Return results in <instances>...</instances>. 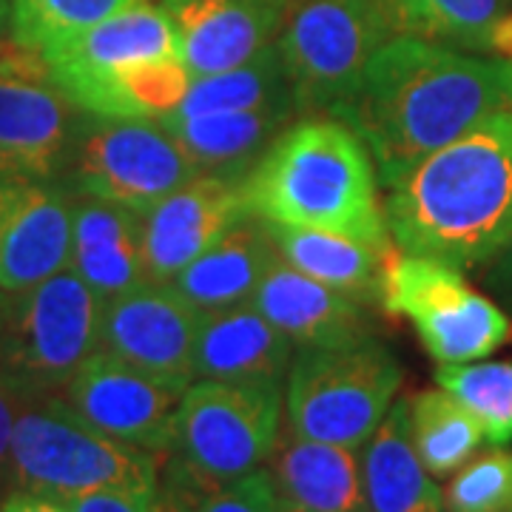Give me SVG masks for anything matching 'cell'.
<instances>
[{
  "mask_svg": "<svg viewBox=\"0 0 512 512\" xmlns=\"http://www.w3.org/2000/svg\"><path fill=\"white\" fill-rule=\"evenodd\" d=\"M507 109L512 60L390 37L370 60L356 100L336 120L365 140L387 188L427 154Z\"/></svg>",
  "mask_w": 512,
  "mask_h": 512,
  "instance_id": "cell-1",
  "label": "cell"
},
{
  "mask_svg": "<svg viewBox=\"0 0 512 512\" xmlns=\"http://www.w3.org/2000/svg\"><path fill=\"white\" fill-rule=\"evenodd\" d=\"M384 220L402 254L478 271L512 234V109L481 120L387 185Z\"/></svg>",
  "mask_w": 512,
  "mask_h": 512,
  "instance_id": "cell-2",
  "label": "cell"
},
{
  "mask_svg": "<svg viewBox=\"0 0 512 512\" xmlns=\"http://www.w3.org/2000/svg\"><path fill=\"white\" fill-rule=\"evenodd\" d=\"M242 191L259 220L342 234L382 256L393 251L373 154L336 117L291 123L245 174Z\"/></svg>",
  "mask_w": 512,
  "mask_h": 512,
  "instance_id": "cell-3",
  "label": "cell"
},
{
  "mask_svg": "<svg viewBox=\"0 0 512 512\" xmlns=\"http://www.w3.org/2000/svg\"><path fill=\"white\" fill-rule=\"evenodd\" d=\"M12 487L46 498L94 490L157 493V456L106 436L66 399L40 396L23 404L15 421Z\"/></svg>",
  "mask_w": 512,
  "mask_h": 512,
  "instance_id": "cell-4",
  "label": "cell"
},
{
  "mask_svg": "<svg viewBox=\"0 0 512 512\" xmlns=\"http://www.w3.org/2000/svg\"><path fill=\"white\" fill-rule=\"evenodd\" d=\"M404 370L379 339L296 348L285 376L288 430L362 450L402 390Z\"/></svg>",
  "mask_w": 512,
  "mask_h": 512,
  "instance_id": "cell-5",
  "label": "cell"
},
{
  "mask_svg": "<svg viewBox=\"0 0 512 512\" xmlns=\"http://www.w3.org/2000/svg\"><path fill=\"white\" fill-rule=\"evenodd\" d=\"M390 37L379 0H302L276 37L296 114L339 117Z\"/></svg>",
  "mask_w": 512,
  "mask_h": 512,
  "instance_id": "cell-6",
  "label": "cell"
},
{
  "mask_svg": "<svg viewBox=\"0 0 512 512\" xmlns=\"http://www.w3.org/2000/svg\"><path fill=\"white\" fill-rule=\"evenodd\" d=\"M103 299L72 268L15 293L0 316V373L26 399L52 396L100 350Z\"/></svg>",
  "mask_w": 512,
  "mask_h": 512,
  "instance_id": "cell-7",
  "label": "cell"
},
{
  "mask_svg": "<svg viewBox=\"0 0 512 512\" xmlns=\"http://www.w3.org/2000/svg\"><path fill=\"white\" fill-rule=\"evenodd\" d=\"M63 171L80 197L123 205L137 214H146L200 177V168L160 120L86 111L77 120Z\"/></svg>",
  "mask_w": 512,
  "mask_h": 512,
  "instance_id": "cell-8",
  "label": "cell"
},
{
  "mask_svg": "<svg viewBox=\"0 0 512 512\" xmlns=\"http://www.w3.org/2000/svg\"><path fill=\"white\" fill-rule=\"evenodd\" d=\"M382 305L413 322L439 365L478 362L512 339L510 313L439 259L390 251L382 268Z\"/></svg>",
  "mask_w": 512,
  "mask_h": 512,
  "instance_id": "cell-9",
  "label": "cell"
},
{
  "mask_svg": "<svg viewBox=\"0 0 512 512\" xmlns=\"http://www.w3.org/2000/svg\"><path fill=\"white\" fill-rule=\"evenodd\" d=\"M285 410V384L194 379L177 410L174 453L197 476L231 481L271 461Z\"/></svg>",
  "mask_w": 512,
  "mask_h": 512,
  "instance_id": "cell-10",
  "label": "cell"
},
{
  "mask_svg": "<svg viewBox=\"0 0 512 512\" xmlns=\"http://www.w3.org/2000/svg\"><path fill=\"white\" fill-rule=\"evenodd\" d=\"M77 120L40 52L15 40L0 46V183H52Z\"/></svg>",
  "mask_w": 512,
  "mask_h": 512,
  "instance_id": "cell-11",
  "label": "cell"
},
{
  "mask_svg": "<svg viewBox=\"0 0 512 512\" xmlns=\"http://www.w3.org/2000/svg\"><path fill=\"white\" fill-rule=\"evenodd\" d=\"M40 55L74 109L109 117L128 74L148 60L180 55V46L163 6L143 0L120 15L57 40Z\"/></svg>",
  "mask_w": 512,
  "mask_h": 512,
  "instance_id": "cell-12",
  "label": "cell"
},
{
  "mask_svg": "<svg viewBox=\"0 0 512 512\" xmlns=\"http://www.w3.org/2000/svg\"><path fill=\"white\" fill-rule=\"evenodd\" d=\"M63 393L83 419L111 439L126 441L151 456L174 453L183 390L148 376L146 370L128 365L109 350H97L80 365Z\"/></svg>",
  "mask_w": 512,
  "mask_h": 512,
  "instance_id": "cell-13",
  "label": "cell"
},
{
  "mask_svg": "<svg viewBox=\"0 0 512 512\" xmlns=\"http://www.w3.org/2000/svg\"><path fill=\"white\" fill-rule=\"evenodd\" d=\"M202 316L171 282H143L103 302L100 350L185 390L194 382V345Z\"/></svg>",
  "mask_w": 512,
  "mask_h": 512,
  "instance_id": "cell-14",
  "label": "cell"
},
{
  "mask_svg": "<svg viewBox=\"0 0 512 512\" xmlns=\"http://www.w3.org/2000/svg\"><path fill=\"white\" fill-rule=\"evenodd\" d=\"M251 214L242 180L200 174L143 214V265L148 282H171Z\"/></svg>",
  "mask_w": 512,
  "mask_h": 512,
  "instance_id": "cell-15",
  "label": "cell"
},
{
  "mask_svg": "<svg viewBox=\"0 0 512 512\" xmlns=\"http://www.w3.org/2000/svg\"><path fill=\"white\" fill-rule=\"evenodd\" d=\"M191 77L231 72L274 46L291 0H163Z\"/></svg>",
  "mask_w": 512,
  "mask_h": 512,
  "instance_id": "cell-16",
  "label": "cell"
},
{
  "mask_svg": "<svg viewBox=\"0 0 512 512\" xmlns=\"http://www.w3.org/2000/svg\"><path fill=\"white\" fill-rule=\"evenodd\" d=\"M74 202L55 183L6 185L0 200V296L29 291L69 268Z\"/></svg>",
  "mask_w": 512,
  "mask_h": 512,
  "instance_id": "cell-17",
  "label": "cell"
},
{
  "mask_svg": "<svg viewBox=\"0 0 512 512\" xmlns=\"http://www.w3.org/2000/svg\"><path fill=\"white\" fill-rule=\"evenodd\" d=\"M251 305L296 348H330L373 336L359 299L296 271L282 256L265 271Z\"/></svg>",
  "mask_w": 512,
  "mask_h": 512,
  "instance_id": "cell-18",
  "label": "cell"
},
{
  "mask_svg": "<svg viewBox=\"0 0 512 512\" xmlns=\"http://www.w3.org/2000/svg\"><path fill=\"white\" fill-rule=\"evenodd\" d=\"M296 345L251 302L202 316L194 345V379L285 384Z\"/></svg>",
  "mask_w": 512,
  "mask_h": 512,
  "instance_id": "cell-19",
  "label": "cell"
},
{
  "mask_svg": "<svg viewBox=\"0 0 512 512\" xmlns=\"http://www.w3.org/2000/svg\"><path fill=\"white\" fill-rule=\"evenodd\" d=\"M271 476L282 510L365 512V487L359 450L279 433L271 453Z\"/></svg>",
  "mask_w": 512,
  "mask_h": 512,
  "instance_id": "cell-20",
  "label": "cell"
},
{
  "mask_svg": "<svg viewBox=\"0 0 512 512\" xmlns=\"http://www.w3.org/2000/svg\"><path fill=\"white\" fill-rule=\"evenodd\" d=\"M69 268L103 302L148 282L143 265V214L92 197L74 200Z\"/></svg>",
  "mask_w": 512,
  "mask_h": 512,
  "instance_id": "cell-21",
  "label": "cell"
},
{
  "mask_svg": "<svg viewBox=\"0 0 512 512\" xmlns=\"http://www.w3.org/2000/svg\"><path fill=\"white\" fill-rule=\"evenodd\" d=\"M296 106H262L200 117H160L200 174L245 180L276 137L291 126Z\"/></svg>",
  "mask_w": 512,
  "mask_h": 512,
  "instance_id": "cell-22",
  "label": "cell"
},
{
  "mask_svg": "<svg viewBox=\"0 0 512 512\" xmlns=\"http://www.w3.org/2000/svg\"><path fill=\"white\" fill-rule=\"evenodd\" d=\"M279 251L268 222L248 217L217 239L205 254L171 279V285L202 313L228 311L254 299L265 271Z\"/></svg>",
  "mask_w": 512,
  "mask_h": 512,
  "instance_id": "cell-23",
  "label": "cell"
},
{
  "mask_svg": "<svg viewBox=\"0 0 512 512\" xmlns=\"http://www.w3.org/2000/svg\"><path fill=\"white\" fill-rule=\"evenodd\" d=\"M367 512H444V490L410 439V402L399 399L362 447Z\"/></svg>",
  "mask_w": 512,
  "mask_h": 512,
  "instance_id": "cell-24",
  "label": "cell"
},
{
  "mask_svg": "<svg viewBox=\"0 0 512 512\" xmlns=\"http://www.w3.org/2000/svg\"><path fill=\"white\" fill-rule=\"evenodd\" d=\"M268 231L285 262L316 282L348 293L353 299L382 296L384 256L356 239L330 234L319 228H296L268 222Z\"/></svg>",
  "mask_w": 512,
  "mask_h": 512,
  "instance_id": "cell-25",
  "label": "cell"
},
{
  "mask_svg": "<svg viewBox=\"0 0 512 512\" xmlns=\"http://www.w3.org/2000/svg\"><path fill=\"white\" fill-rule=\"evenodd\" d=\"M393 37H419L461 52L487 55L495 26L512 12V0H379Z\"/></svg>",
  "mask_w": 512,
  "mask_h": 512,
  "instance_id": "cell-26",
  "label": "cell"
},
{
  "mask_svg": "<svg viewBox=\"0 0 512 512\" xmlns=\"http://www.w3.org/2000/svg\"><path fill=\"white\" fill-rule=\"evenodd\" d=\"M262 106H293L291 80L276 43L231 72L194 77L183 103L165 117H200L220 111L262 109Z\"/></svg>",
  "mask_w": 512,
  "mask_h": 512,
  "instance_id": "cell-27",
  "label": "cell"
},
{
  "mask_svg": "<svg viewBox=\"0 0 512 512\" xmlns=\"http://www.w3.org/2000/svg\"><path fill=\"white\" fill-rule=\"evenodd\" d=\"M410 402V439L433 478L458 473L484 444L478 419L444 387L421 390Z\"/></svg>",
  "mask_w": 512,
  "mask_h": 512,
  "instance_id": "cell-28",
  "label": "cell"
},
{
  "mask_svg": "<svg viewBox=\"0 0 512 512\" xmlns=\"http://www.w3.org/2000/svg\"><path fill=\"white\" fill-rule=\"evenodd\" d=\"M436 382L476 416L490 447L512 444V359L441 365Z\"/></svg>",
  "mask_w": 512,
  "mask_h": 512,
  "instance_id": "cell-29",
  "label": "cell"
},
{
  "mask_svg": "<svg viewBox=\"0 0 512 512\" xmlns=\"http://www.w3.org/2000/svg\"><path fill=\"white\" fill-rule=\"evenodd\" d=\"M137 3L143 0H9L12 40L43 52L57 40L77 35Z\"/></svg>",
  "mask_w": 512,
  "mask_h": 512,
  "instance_id": "cell-30",
  "label": "cell"
},
{
  "mask_svg": "<svg viewBox=\"0 0 512 512\" xmlns=\"http://www.w3.org/2000/svg\"><path fill=\"white\" fill-rule=\"evenodd\" d=\"M165 487L180 493L191 512H285L271 470H254L231 481H208L174 458Z\"/></svg>",
  "mask_w": 512,
  "mask_h": 512,
  "instance_id": "cell-31",
  "label": "cell"
},
{
  "mask_svg": "<svg viewBox=\"0 0 512 512\" xmlns=\"http://www.w3.org/2000/svg\"><path fill=\"white\" fill-rule=\"evenodd\" d=\"M444 512H512V450L493 447L453 473Z\"/></svg>",
  "mask_w": 512,
  "mask_h": 512,
  "instance_id": "cell-32",
  "label": "cell"
},
{
  "mask_svg": "<svg viewBox=\"0 0 512 512\" xmlns=\"http://www.w3.org/2000/svg\"><path fill=\"white\" fill-rule=\"evenodd\" d=\"M157 493L137 490H94V493L55 498L66 512H151Z\"/></svg>",
  "mask_w": 512,
  "mask_h": 512,
  "instance_id": "cell-33",
  "label": "cell"
},
{
  "mask_svg": "<svg viewBox=\"0 0 512 512\" xmlns=\"http://www.w3.org/2000/svg\"><path fill=\"white\" fill-rule=\"evenodd\" d=\"M32 402L0 373V487L12 484V436L23 404Z\"/></svg>",
  "mask_w": 512,
  "mask_h": 512,
  "instance_id": "cell-34",
  "label": "cell"
},
{
  "mask_svg": "<svg viewBox=\"0 0 512 512\" xmlns=\"http://www.w3.org/2000/svg\"><path fill=\"white\" fill-rule=\"evenodd\" d=\"M478 282L490 293V299L498 302L504 311L512 316V234L510 239L495 251L481 268H478Z\"/></svg>",
  "mask_w": 512,
  "mask_h": 512,
  "instance_id": "cell-35",
  "label": "cell"
},
{
  "mask_svg": "<svg viewBox=\"0 0 512 512\" xmlns=\"http://www.w3.org/2000/svg\"><path fill=\"white\" fill-rule=\"evenodd\" d=\"M0 512H66L55 498L46 495L26 493V490H15L0 501Z\"/></svg>",
  "mask_w": 512,
  "mask_h": 512,
  "instance_id": "cell-36",
  "label": "cell"
},
{
  "mask_svg": "<svg viewBox=\"0 0 512 512\" xmlns=\"http://www.w3.org/2000/svg\"><path fill=\"white\" fill-rule=\"evenodd\" d=\"M490 52H495L498 57H504V60H512V12L495 26L493 49H490Z\"/></svg>",
  "mask_w": 512,
  "mask_h": 512,
  "instance_id": "cell-37",
  "label": "cell"
},
{
  "mask_svg": "<svg viewBox=\"0 0 512 512\" xmlns=\"http://www.w3.org/2000/svg\"><path fill=\"white\" fill-rule=\"evenodd\" d=\"M151 512H191V507H188V501H185L183 495L174 493L171 487H160Z\"/></svg>",
  "mask_w": 512,
  "mask_h": 512,
  "instance_id": "cell-38",
  "label": "cell"
},
{
  "mask_svg": "<svg viewBox=\"0 0 512 512\" xmlns=\"http://www.w3.org/2000/svg\"><path fill=\"white\" fill-rule=\"evenodd\" d=\"M6 185H12V183H0V200H3V194H6Z\"/></svg>",
  "mask_w": 512,
  "mask_h": 512,
  "instance_id": "cell-39",
  "label": "cell"
},
{
  "mask_svg": "<svg viewBox=\"0 0 512 512\" xmlns=\"http://www.w3.org/2000/svg\"><path fill=\"white\" fill-rule=\"evenodd\" d=\"M285 512H291V510H285ZM365 512H367V510H365Z\"/></svg>",
  "mask_w": 512,
  "mask_h": 512,
  "instance_id": "cell-40",
  "label": "cell"
}]
</instances>
